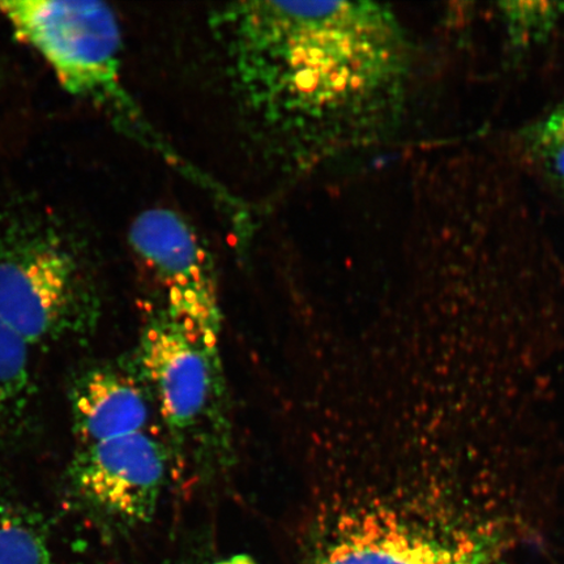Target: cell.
<instances>
[{
  "label": "cell",
  "mask_w": 564,
  "mask_h": 564,
  "mask_svg": "<svg viewBox=\"0 0 564 564\" xmlns=\"http://www.w3.org/2000/svg\"><path fill=\"white\" fill-rule=\"evenodd\" d=\"M208 25L241 121L284 167L365 150L397 124L411 47L390 7L250 0Z\"/></svg>",
  "instance_id": "cell-1"
},
{
  "label": "cell",
  "mask_w": 564,
  "mask_h": 564,
  "mask_svg": "<svg viewBox=\"0 0 564 564\" xmlns=\"http://www.w3.org/2000/svg\"><path fill=\"white\" fill-rule=\"evenodd\" d=\"M13 33L53 69L68 94L95 105L117 129L160 154L188 178L218 192L216 183L178 156L148 122L122 77V33L108 4L88 0L0 2Z\"/></svg>",
  "instance_id": "cell-2"
},
{
  "label": "cell",
  "mask_w": 564,
  "mask_h": 564,
  "mask_svg": "<svg viewBox=\"0 0 564 564\" xmlns=\"http://www.w3.org/2000/svg\"><path fill=\"white\" fill-rule=\"evenodd\" d=\"M100 310L82 239L53 212L0 210V319L28 345L87 333Z\"/></svg>",
  "instance_id": "cell-3"
},
{
  "label": "cell",
  "mask_w": 564,
  "mask_h": 564,
  "mask_svg": "<svg viewBox=\"0 0 564 564\" xmlns=\"http://www.w3.org/2000/svg\"><path fill=\"white\" fill-rule=\"evenodd\" d=\"M129 245L164 301L169 319L218 359L220 301L214 259L199 231L180 212L156 207L132 221Z\"/></svg>",
  "instance_id": "cell-4"
},
{
  "label": "cell",
  "mask_w": 564,
  "mask_h": 564,
  "mask_svg": "<svg viewBox=\"0 0 564 564\" xmlns=\"http://www.w3.org/2000/svg\"><path fill=\"white\" fill-rule=\"evenodd\" d=\"M490 554L489 535L372 510L336 520L305 564H488Z\"/></svg>",
  "instance_id": "cell-5"
},
{
  "label": "cell",
  "mask_w": 564,
  "mask_h": 564,
  "mask_svg": "<svg viewBox=\"0 0 564 564\" xmlns=\"http://www.w3.org/2000/svg\"><path fill=\"white\" fill-rule=\"evenodd\" d=\"M165 470L164 451L143 432L86 446L74 460L70 481L94 509L144 523L156 511Z\"/></svg>",
  "instance_id": "cell-6"
},
{
  "label": "cell",
  "mask_w": 564,
  "mask_h": 564,
  "mask_svg": "<svg viewBox=\"0 0 564 564\" xmlns=\"http://www.w3.org/2000/svg\"><path fill=\"white\" fill-rule=\"evenodd\" d=\"M139 356L167 425L180 433L199 425L216 398L220 361L189 340L165 314L145 327Z\"/></svg>",
  "instance_id": "cell-7"
},
{
  "label": "cell",
  "mask_w": 564,
  "mask_h": 564,
  "mask_svg": "<svg viewBox=\"0 0 564 564\" xmlns=\"http://www.w3.org/2000/svg\"><path fill=\"white\" fill-rule=\"evenodd\" d=\"M70 401L76 434L86 446L143 433L150 419L143 392L115 370L88 371L77 380Z\"/></svg>",
  "instance_id": "cell-8"
},
{
  "label": "cell",
  "mask_w": 564,
  "mask_h": 564,
  "mask_svg": "<svg viewBox=\"0 0 564 564\" xmlns=\"http://www.w3.org/2000/svg\"><path fill=\"white\" fill-rule=\"evenodd\" d=\"M28 348L30 345L0 319V427L25 405L31 383Z\"/></svg>",
  "instance_id": "cell-9"
},
{
  "label": "cell",
  "mask_w": 564,
  "mask_h": 564,
  "mask_svg": "<svg viewBox=\"0 0 564 564\" xmlns=\"http://www.w3.org/2000/svg\"><path fill=\"white\" fill-rule=\"evenodd\" d=\"M0 564H56L37 528L0 506Z\"/></svg>",
  "instance_id": "cell-10"
},
{
  "label": "cell",
  "mask_w": 564,
  "mask_h": 564,
  "mask_svg": "<svg viewBox=\"0 0 564 564\" xmlns=\"http://www.w3.org/2000/svg\"><path fill=\"white\" fill-rule=\"evenodd\" d=\"M500 9L512 41L520 46L545 39L564 13L563 3L510 2Z\"/></svg>",
  "instance_id": "cell-11"
},
{
  "label": "cell",
  "mask_w": 564,
  "mask_h": 564,
  "mask_svg": "<svg viewBox=\"0 0 564 564\" xmlns=\"http://www.w3.org/2000/svg\"><path fill=\"white\" fill-rule=\"evenodd\" d=\"M532 147L547 171L564 181V102L535 126Z\"/></svg>",
  "instance_id": "cell-12"
},
{
  "label": "cell",
  "mask_w": 564,
  "mask_h": 564,
  "mask_svg": "<svg viewBox=\"0 0 564 564\" xmlns=\"http://www.w3.org/2000/svg\"><path fill=\"white\" fill-rule=\"evenodd\" d=\"M221 564H251V563L249 561L243 560V558H237V560H232L230 562L221 563Z\"/></svg>",
  "instance_id": "cell-13"
}]
</instances>
